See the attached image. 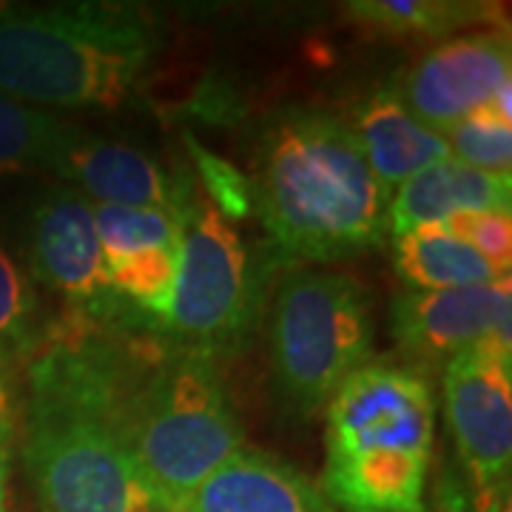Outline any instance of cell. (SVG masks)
I'll use <instances>...</instances> for the list:
<instances>
[{"instance_id": "cell-22", "label": "cell", "mask_w": 512, "mask_h": 512, "mask_svg": "<svg viewBox=\"0 0 512 512\" xmlns=\"http://www.w3.org/2000/svg\"><path fill=\"white\" fill-rule=\"evenodd\" d=\"M447 234L461 239L484 256L498 271L510 274L512 265V220L501 211H467L441 222Z\"/></svg>"}, {"instance_id": "cell-10", "label": "cell", "mask_w": 512, "mask_h": 512, "mask_svg": "<svg viewBox=\"0 0 512 512\" xmlns=\"http://www.w3.org/2000/svg\"><path fill=\"white\" fill-rule=\"evenodd\" d=\"M510 316V276H501L490 285L456 291L399 293L390 305V333L402 365L427 376L487 342L512 348Z\"/></svg>"}, {"instance_id": "cell-19", "label": "cell", "mask_w": 512, "mask_h": 512, "mask_svg": "<svg viewBox=\"0 0 512 512\" xmlns=\"http://www.w3.org/2000/svg\"><path fill=\"white\" fill-rule=\"evenodd\" d=\"M77 126L52 111L32 109L0 94V177L23 171H55Z\"/></svg>"}, {"instance_id": "cell-18", "label": "cell", "mask_w": 512, "mask_h": 512, "mask_svg": "<svg viewBox=\"0 0 512 512\" xmlns=\"http://www.w3.org/2000/svg\"><path fill=\"white\" fill-rule=\"evenodd\" d=\"M52 316L40 305V293L29 271L0 245V379L26 370L35 350L46 339Z\"/></svg>"}, {"instance_id": "cell-13", "label": "cell", "mask_w": 512, "mask_h": 512, "mask_svg": "<svg viewBox=\"0 0 512 512\" xmlns=\"http://www.w3.org/2000/svg\"><path fill=\"white\" fill-rule=\"evenodd\" d=\"M177 512H336L322 487L265 450L242 447Z\"/></svg>"}, {"instance_id": "cell-15", "label": "cell", "mask_w": 512, "mask_h": 512, "mask_svg": "<svg viewBox=\"0 0 512 512\" xmlns=\"http://www.w3.org/2000/svg\"><path fill=\"white\" fill-rule=\"evenodd\" d=\"M512 177L487 174L453 157L421 168L390 197V234L399 237L421 225L444 222L467 211L510 214Z\"/></svg>"}, {"instance_id": "cell-2", "label": "cell", "mask_w": 512, "mask_h": 512, "mask_svg": "<svg viewBox=\"0 0 512 512\" xmlns=\"http://www.w3.org/2000/svg\"><path fill=\"white\" fill-rule=\"evenodd\" d=\"M251 202L288 259H348L382 248L390 234V191L330 111H291L265 131Z\"/></svg>"}, {"instance_id": "cell-14", "label": "cell", "mask_w": 512, "mask_h": 512, "mask_svg": "<svg viewBox=\"0 0 512 512\" xmlns=\"http://www.w3.org/2000/svg\"><path fill=\"white\" fill-rule=\"evenodd\" d=\"M345 123L362 148L373 177L382 183L384 191H390V197L421 168L450 157L444 137L416 120L396 86L367 94L362 103L353 106Z\"/></svg>"}, {"instance_id": "cell-1", "label": "cell", "mask_w": 512, "mask_h": 512, "mask_svg": "<svg viewBox=\"0 0 512 512\" xmlns=\"http://www.w3.org/2000/svg\"><path fill=\"white\" fill-rule=\"evenodd\" d=\"M160 336L52 316L26 365L23 467L40 512H148L131 470L140 382Z\"/></svg>"}, {"instance_id": "cell-8", "label": "cell", "mask_w": 512, "mask_h": 512, "mask_svg": "<svg viewBox=\"0 0 512 512\" xmlns=\"http://www.w3.org/2000/svg\"><path fill=\"white\" fill-rule=\"evenodd\" d=\"M26 271L57 296L55 316L143 333L137 316L114 293L94 228V202L72 185H55L29 217Z\"/></svg>"}, {"instance_id": "cell-23", "label": "cell", "mask_w": 512, "mask_h": 512, "mask_svg": "<svg viewBox=\"0 0 512 512\" xmlns=\"http://www.w3.org/2000/svg\"><path fill=\"white\" fill-rule=\"evenodd\" d=\"M202 177L205 185L211 191L208 200L220 208V214L225 217H242L251 208V180H242V174L234 171L231 165L220 163L208 154H200Z\"/></svg>"}, {"instance_id": "cell-20", "label": "cell", "mask_w": 512, "mask_h": 512, "mask_svg": "<svg viewBox=\"0 0 512 512\" xmlns=\"http://www.w3.org/2000/svg\"><path fill=\"white\" fill-rule=\"evenodd\" d=\"M94 228L103 259L126 256L137 248L180 242V214L163 208H128L94 202Z\"/></svg>"}, {"instance_id": "cell-7", "label": "cell", "mask_w": 512, "mask_h": 512, "mask_svg": "<svg viewBox=\"0 0 512 512\" xmlns=\"http://www.w3.org/2000/svg\"><path fill=\"white\" fill-rule=\"evenodd\" d=\"M262 311V279L237 228L200 191L180 211V254L160 339L222 359L248 339Z\"/></svg>"}, {"instance_id": "cell-17", "label": "cell", "mask_w": 512, "mask_h": 512, "mask_svg": "<svg viewBox=\"0 0 512 512\" xmlns=\"http://www.w3.org/2000/svg\"><path fill=\"white\" fill-rule=\"evenodd\" d=\"M345 15L387 37H450L501 18L476 0H353Z\"/></svg>"}, {"instance_id": "cell-25", "label": "cell", "mask_w": 512, "mask_h": 512, "mask_svg": "<svg viewBox=\"0 0 512 512\" xmlns=\"http://www.w3.org/2000/svg\"><path fill=\"white\" fill-rule=\"evenodd\" d=\"M148 512H177V510H165V507H160V504H151V510Z\"/></svg>"}, {"instance_id": "cell-16", "label": "cell", "mask_w": 512, "mask_h": 512, "mask_svg": "<svg viewBox=\"0 0 512 512\" xmlns=\"http://www.w3.org/2000/svg\"><path fill=\"white\" fill-rule=\"evenodd\" d=\"M393 265L410 291H456L490 285L504 274L484 256L447 234L441 222L393 237Z\"/></svg>"}, {"instance_id": "cell-9", "label": "cell", "mask_w": 512, "mask_h": 512, "mask_svg": "<svg viewBox=\"0 0 512 512\" xmlns=\"http://www.w3.org/2000/svg\"><path fill=\"white\" fill-rule=\"evenodd\" d=\"M512 348L487 342L441 367L447 421L476 512H504L512 464Z\"/></svg>"}, {"instance_id": "cell-12", "label": "cell", "mask_w": 512, "mask_h": 512, "mask_svg": "<svg viewBox=\"0 0 512 512\" xmlns=\"http://www.w3.org/2000/svg\"><path fill=\"white\" fill-rule=\"evenodd\" d=\"M52 174L60 177L63 185H72L83 197L100 205L163 208L171 214L183 211L191 191L188 185L177 183L146 151L86 134L83 128L74 131Z\"/></svg>"}, {"instance_id": "cell-11", "label": "cell", "mask_w": 512, "mask_h": 512, "mask_svg": "<svg viewBox=\"0 0 512 512\" xmlns=\"http://www.w3.org/2000/svg\"><path fill=\"white\" fill-rule=\"evenodd\" d=\"M510 69L507 32L490 29L456 35L421 55L396 83V92L416 120L436 134H447L512 86Z\"/></svg>"}, {"instance_id": "cell-3", "label": "cell", "mask_w": 512, "mask_h": 512, "mask_svg": "<svg viewBox=\"0 0 512 512\" xmlns=\"http://www.w3.org/2000/svg\"><path fill=\"white\" fill-rule=\"evenodd\" d=\"M163 37L126 3H0V94L32 109L114 111L143 89Z\"/></svg>"}, {"instance_id": "cell-24", "label": "cell", "mask_w": 512, "mask_h": 512, "mask_svg": "<svg viewBox=\"0 0 512 512\" xmlns=\"http://www.w3.org/2000/svg\"><path fill=\"white\" fill-rule=\"evenodd\" d=\"M18 436V404L12 384L0 379V512H9V467H12V444Z\"/></svg>"}, {"instance_id": "cell-21", "label": "cell", "mask_w": 512, "mask_h": 512, "mask_svg": "<svg viewBox=\"0 0 512 512\" xmlns=\"http://www.w3.org/2000/svg\"><path fill=\"white\" fill-rule=\"evenodd\" d=\"M441 137L450 148V157L458 163L487 174H510L512 117L501 114L493 103L473 111Z\"/></svg>"}, {"instance_id": "cell-6", "label": "cell", "mask_w": 512, "mask_h": 512, "mask_svg": "<svg viewBox=\"0 0 512 512\" xmlns=\"http://www.w3.org/2000/svg\"><path fill=\"white\" fill-rule=\"evenodd\" d=\"M271 376L296 419L325 410L333 393L373 359V311L359 279L293 268L279 279L268 319Z\"/></svg>"}, {"instance_id": "cell-5", "label": "cell", "mask_w": 512, "mask_h": 512, "mask_svg": "<svg viewBox=\"0 0 512 512\" xmlns=\"http://www.w3.org/2000/svg\"><path fill=\"white\" fill-rule=\"evenodd\" d=\"M245 447L220 359L160 339L140 382L131 424V470L137 487L165 510Z\"/></svg>"}, {"instance_id": "cell-4", "label": "cell", "mask_w": 512, "mask_h": 512, "mask_svg": "<svg viewBox=\"0 0 512 512\" xmlns=\"http://www.w3.org/2000/svg\"><path fill=\"white\" fill-rule=\"evenodd\" d=\"M325 410L319 487L336 512H424L436 433L430 376L370 359Z\"/></svg>"}]
</instances>
